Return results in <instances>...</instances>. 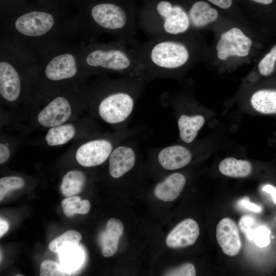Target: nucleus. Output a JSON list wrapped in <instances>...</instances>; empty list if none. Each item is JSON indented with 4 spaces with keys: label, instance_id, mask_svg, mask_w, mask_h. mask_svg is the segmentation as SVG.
Returning a JSON list of instances; mask_svg holds the SVG:
<instances>
[{
    "label": "nucleus",
    "instance_id": "34",
    "mask_svg": "<svg viewBox=\"0 0 276 276\" xmlns=\"http://www.w3.org/2000/svg\"><path fill=\"white\" fill-rule=\"evenodd\" d=\"M10 156V150L8 147L4 144H0V164L5 163Z\"/></svg>",
    "mask_w": 276,
    "mask_h": 276
},
{
    "label": "nucleus",
    "instance_id": "4",
    "mask_svg": "<svg viewBox=\"0 0 276 276\" xmlns=\"http://www.w3.org/2000/svg\"><path fill=\"white\" fill-rule=\"evenodd\" d=\"M86 61L90 66L119 72H126L131 66V60L129 55L119 49L94 50L87 56Z\"/></svg>",
    "mask_w": 276,
    "mask_h": 276
},
{
    "label": "nucleus",
    "instance_id": "28",
    "mask_svg": "<svg viewBox=\"0 0 276 276\" xmlns=\"http://www.w3.org/2000/svg\"><path fill=\"white\" fill-rule=\"evenodd\" d=\"M276 61V44L260 60L258 64L260 73L264 76L270 75L274 71Z\"/></svg>",
    "mask_w": 276,
    "mask_h": 276
},
{
    "label": "nucleus",
    "instance_id": "5",
    "mask_svg": "<svg viewBox=\"0 0 276 276\" xmlns=\"http://www.w3.org/2000/svg\"><path fill=\"white\" fill-rule=\"evenodd\" d=\"M111 143L106 139H96L82 145L77 150L78 163L85 167L100 165L109 157L112 151Z\"/></svg>",
    "mask_w": 276,
    "mask_h": 276
},
{
    "label": "nucleus",
    "instance_id": "33",
    "mask_svg": "<svg viewBox=\"0 0 276 276\" xmlns=\"http://www.w3.org/2000/svg\"><path fill=\"white\" fill-rule=\"evenodd\" d=\"M238 205L245 208L252 212L257 213L261 212L262 210V207L255 203L251 202L247 197H244L240 199L238 202Z\"/></svg>",
    "mask_w": 276,
    "mask_h": 276
},
{
    "label": "nucleus",
    "instance_id": "27",
    "mask_svg": "<svg viewBox=\"0 0 276 276\" xmlns=\"http://www.w3.org/2000/svg\"><path fill=\"white\" fill-rule=\"evenodd\" d=\"M39 275L40 276H65L71 273L63 270L60 264L50 260H44L40 265Z\"/></svg>",
    "mask_w": 276,
    "mask_h": 276
},
{
    "label": "nucleus",
    "instance_id": "36",
    "mask_svg": "<svg viewBox=\"0 0 276 276\" xmlns=\"http://www.w3.org/2000/svg\"><path fill=\"white\" fill-rule=\"evenodd\" d=\"M262 190L268 193H269L272 198L274 204H276V187L271 185H266L264 186Z\"/></svg>",
    "mask_w": 276,
    "mask_h": 276
},
{
    "label": "nucleus",
    "instance_id": "22",
    "mask_svg": "<svg viewBox=\"0 0 276 276\" xmlns=\"http://www.w3.org/2000/svg\"><path fill=\"white\" fill-rule=\"evenodd\" d=\"M250 103L253 108L264 114L276 113V90L262 89L251 96Z\"/></svg>",
    "mask_w": 276,
    "mask_h": 276
},
{
    "label": "nucleus",
    "instance_id": "21",
    "mask_svg": "<svg viewBox=\"0 0 276 276\" xmlns=\"http://www.w3.org/2000/svg\"><path fill=\"white\" fill-rule=\"evenodd\" d=\"M219 170L221 174L226 176L245 177L251 173L252 166L248 161L227 157L220 162Z\"/></svg>",
    "mask_w": 276,
    "mask_h": 276
},
{
    "label": "nucleus",
    "instance_id": "14",
    "mask_svg": "<svg viewBox=\"0 0 276 276\" xmlns=\"http://www.w3.org/2000/svg\"><path fill=\"white\" fill-rule=\"evenodd\" d=\"M20 80L15 69L9 63H0V93L8 101H14L20 93Z\"/></svg>",
    "mask_w": 276,
    "mask_h": 276
},
{
    "label": "nucleus",
    "instance_id": "19",
    "mask_svg": "<svg viewBox=\"0 0 276 276\" xmlns=\"http://www.w3.org/2000/svg\"><path fill=\"white\" fill-rule=\"evenodd\" d=\"M190 19L194 26L201 28L216 20L218 16L216 9L204 1H197L189 11Z\"/></svg>",
    "mask_w": 276,
    "mask_h": 276
},
{
    "label": "nucleus",
    "instance_id": "35",
    "mask_svg": "<svg viewBox=\"0 0 276 276\" xmlns=\"http://www.w3.org/2000/svg\"><path fill=\"white\" fill-rule=\"evenodd\" d=\"M215 5L224 9L229 8L233 2V0H208Z\"/></svg>",
    "mask_w": 276,
    "mask_h": 276
},
{
    "label": "nucleus",
    "instance_id": "18",
    "mask_svg": "<svg viewBox=\"0 0 276 276\" xmlns=\"http://www.w3.org/2000/svg\"><path fill=\"white\" fill-rule=\"evenodd\" d=\"M205 119L201 114H182L178 119L179 136L186 143H192L203 126Z\"/></svg>",
    "mask_w": 276,
    "mask_h": 276
},
{
    "label": "nucleus",
    "instance_id": "12",
    "mask_svg": "<svg viewBox=\"0 0 276 276\" xmlns=\"http://www.w3.org/2000/svg\"><path fill=\"white\" fill-rule=\"evenodd\" d=\"M136 160L134 150L127 145L117 147L111 152L109 159V172L114 178L121 177L133 167Z\"/></svg>",
    "mask_w": 276,
    "mask_h": 276
},
{
    "label": "nucleus",
    "instance_id": "30",
    "mask_svg": "<svg viewBox=\"0 0 276 276\" xmlns=\"http://www.w3.org/2000/svg\"><path fill=\"white\" fill-rule=\"evenodd\" d=\"M270 232L265 226L260 225L252 232V241L260 247L267 246L270 243Z\"/></svg>",
    "mask_w": 276,
    "mask_h": 276
},
{
    "label": "nucleus",
    "instance_id": "13",
    "mask_svg": "<svg viewBox=\"0 0 276 276\" xmlns=\"http://www.w3.org/2000/svg\"><path fill=\"white\" fill-rule=\"evenodd\" d=\"M192 158L191 152L179 145L167 146L161 149L157 155V160L162 167L170 171L185 167Z\"/></svg>",
    "mask_w": 276,
    "mask_h": 276
},
{
    "label": "nucleus",
    "instance_id": "15",
    "mask_svg": "<svg viewBox=\"0 0 276 276\" xmlns=\"http://www.w3.org/2000/svg\"><path fill=\"white\" fill-rule=\"evenodd\" d=\"M76 62L71 54H64L53 58L45 68V75L51 80L70 78L77 73Z\"/></svg>",
    "mask_w": 276,
    "mask_h": 276
},
{
    "label": "nucleus",
    "instance_id": "10",
    "mask_svg": "<svg viewBox=\"0 0 276 276\" xmlns=\"http://www.w3.org/2000/svg\"><path fill=\"white\" fill-rule=\"evenodd\" d=\"M197 222L186 219L177 224L168 235L166 243L172 248H180L193 245L199 235Z\"/></svg>",
    "mask_w": 276,
    "mask_h": 276
},
{
    "label": "nucleus",
    "instance_id": "37",
    "mask_svg": "<svg viewBox=\"0 0 276 276\" xmlns=\"http://www.w3.org/2000/svg\"><path fill=\"white\" fill-rule=\"evenodd\" d=\"M9 223L7 221L1 218L0 219V237L1 238L8 230Z\"/></svg>",
    "mask_w": 276,
    "mask_h": 276
},
{
    "label": "nucleus",
    "instance_id": "9",
    "mask_svg": "<svg viewBox=\"0 0 276 276\" xmlns=\"http://www.w3.org/2000/svg\"><path fill=\"white\" fill-rule=\"evenodd\" d=\"M216 239L223 253L233 257L239 252L242 243L238 227L232 219L225 217L218 223Z\"/></svg>",
    "mask_w": 276,
    "mask_h": 276
},
{
    "label": "nucleus",
    "instance_id": "29",
    "mask_svg": "<svg viewBox=\"0 0 276 276\" xmlns=\"http://www.w3.org/2000/svg\"><path fill=\"white\" fill-rule=\"evenodd\" d=\"M24 186V180L17 176H6L0 179V200L11 190L19 189Z\"/></svg>",
    "mask_w": 276,
    "mask_h": 276
},
{
    "label": "nucleus",
    "instance_id": "2",
    "mask_svg": "<svg viewBox=\"0 0 276 276\" xmlns=\"http://www.w3.org/2000/svg\"><path fill=\"white\" fill-rule=\"evenodd\" d=\"M150 56L151 61L156 66L171 70L185 64L189 60V52L183 44L166 40L155 44Z\"/></svg>",
    "mask_w": 276,
    "mask_h": 276
},
{
    "label": "nucleus",
    "instance_id": "3",
    "mask_svg": "<svg viewBox=\"0 0 276 276\" xmlns=\"http://www.w3.org/2000/svg\"><path fill=\"white\" fill-rule=\"evenodd\" d=\"M252 41L241 30L232 28L222 34L216 45L217 56L225 60L231 56L243 57L249 53Z\"/></svg>",
    "mask_w": 276,
    "mask_h": 276
},
{
    "label": "nucleus",
    "instance_id": "23",
    "mask_svg": "<svg viewBox=\"0 0 276 276\" xmlns=\"http://www.w3.org/2000/svg\"><path fill=\"white\" fill-rule=\"evenodd\" d=\"M85 181V177L82 172L70 171L63 177L60 190L64 196H74L82 191Z\"/></svg>",
    "mask_w": 276,
    "mask_h": 276
},
{
    "label": "nucleus",
    "instance_id": "31",
    "mask_svg": "<svg viewBox=\"0 0 276 276\" xmlns=\"http://www.w3.org/2000/svg\"><path fill=\"white\" fill-rule=\"evenodd\" d=\"M257 224L256 219L249 215H244L239 220V228L249 241H252V232L258 227Z\"/></svg>",
    "mask_w": 276,
    "mask_h": 276
},
{
    "label": "nucleus",
    "instance_id": "16",
    "mask_svg": "<svg viewBox=\"0 0 276 276\" xmlns=\"http://www.w3.org/2000/svg\"><path fill=\"white\" fill-rule=\"evenodd\" d=\"M123 231L124 225L121 220L117 218L108 220L105 228L101 233L99 237L103 257H110L116 252L119 240Z\"/></svg>",
    "mask_w": 276,
    "mask_h": 276
},
{
    "label": "nucleus",
    "instance_id": "39",
    "mask_svg": "<svg viewBox=\"0 0 276 276\" xmlns=\"http://www.w3.org/2000/svg\"><path fill=\"white\" fill-rule=\"evenodd\" d=\"M19 275H22V274H16V276H19Z\"/></svg>",
    "mask_w": 276,
    "mask_h": 276
},
{
    "label": "nucleus",
    "instance_id": "7",
    "mask_svg": "<svg viewBox=\"0 0 276 276\" xmlns=\"http://www.w3.org/2000/svg\"><path fill=\"white\" fill-rule=\"evenodd\" d=\"M54 23L53 17L50 13L32 11L20 16L15 22L17 30L28 36H39L51 30Z\"/></svg>",
    "mask_w": 276,
    "mask_h": 276
},
{
    "label": "nucleus",
    "instance_id": "24",
    "mask_svg": "<svg viewBox=\"0 0 276 276\" xmlns=\"http://www.w3.org/2000/svg\"><path fill=\"white\" fill-rule=\"evenodd\" d=\"M75 127L72 124L60 125L52 127L45 136V141L51 146L63 145L75 135Z\"/></svg>",
    "mask_w": 276,
    "mask_h": 276
},
{
    "label": "nucleus",
    "instance_id": "8",
    "mask_svg": "<svg viewBox=\"0 0 276 276\" xmlns=\"http://www.w3.org/2000/svg\"><path fill=\"white\" fill-rule=\"evenodd\" d=\"M91 15L97 24L109 30L121 29L127 22L124 10L113 4L103 3L95 6L91 10Z\"/></svg>",
    "mask_w": 276,
    "mask_h": 276
},
{
    "label": "nucleus",
    "instance_id": "1",
    "mask_svg": "<svg viewBox=\"0 0 276 276\" xmlns=\"http://www.w3.org/2000/svg\"><path fill=\"white\" fill-rule=\"evenodd\" d=\"M134 107L133 96L126 91L111 94L104 98L98 107L100 117L105 122L116 124L125 121Z\"/></svg>",
    "mask_w": 276,
    "mask_h": 276
},
{
    "label": "nucleus",
    "instance_id": "38",
    "mask_svg": "<svg viewBox=\"0 0 276 276\" xmlns=\"http://www.w3.org/2000/svg\"><path fill=\"white\" fill-rule=\"evenodd\" d=\"M250 1L254 2L258 4L265 5L270 4L273 1V0H250Z\"/></svg>",
    "mask_w": 276,
    "mask_h": 276
},
{
    "label": "nucleus",
    "instance_id": "6",
    "mask_svg": "<svg viewBox=\"0 0 276 276\" xmlns=\"http://www.w3.org/2000/svg\"><path fill=\"white\" fill-rule=\"evenodd\" d=\"M156 10L163 19V29L169 34L177 35L186 32L190 26V19L182 8L173 6L167 1H161Z\"/></svg>",
    "mask_w": 276,
    "mask_h": 276
},
{
    "label": "nucleus",
    "instance_id": "25",
    "mask_svg": "<svg viewBox=\"0 0 276 276\" xmlns=\"http://www.w3.org/2000/svg\"><path fill=\"white\" fill-rule=\"evenodd\" d=\"M64 215L68 217L75 214H85L90 209V203L87 199L81 200L78 196H70L64 199L61 202Z\"/></svg>",
    "mask_w": 276,
    "mask_h": 276
},
{
    "label": "nucleus",
    "instance_id": "11",
    "mask_svg": "<svg viewBox=\"0 0 276 276\" xmlns=\"http://www.w3.org/2000/svg\"><path fill=\"white\" fill-rule=\"evenodd\" d=\"M72 110L68 101L62 97L55 98L40 112L37 117L40 124L53 127L63 124L70 118Z\"/></svg>",
    "mask_w": 276,
    "mask_h": 276
},
{
    "label": "nucleus",
    "instance_id": "20",
    "mask_svg": "<svg viewBox=\"0 0 276 276\" xmlns=\"http://www.w3.org/2000/svg\"><path fill=\"white\" fill-rule=\"evenodd\" d=\"M77 245L71 244L66 245L58 252L61 267L71 274L72 271L79 268L83 263V251Z\"/></svg>",
    "mask_w": 276,
    "mask_h": 276
},
{
    "label": "nucleus",
    "instance_id": "32",
    "mask_svg": "<svg viewBox=\"0 0 276 276\" xmlns=\"http://www.w3.org/2000/svg\"><path fill=\"white\" fill-rule=\"evenodd\" d=\"M170 276H195L196 270L194 266L190 263H185L181 266L169 270L165 274Z\"/></svg>",
    "mask_w": 276,
    "mask_h": 276
},
{
    "label": "nucleus",
    "instance_id": "17",
    "mask_svg": "<svg viewBox=\"0 0 276 276\" xmlns=\"http://www.w3.org/2000/svg\"><path fill=\"white\" fill-rule=\"evenodd\" d=\"M185 176L180 173H173L158 183L154 190L155 196L163 201H172L176 199L186 184Z\"/></svg>",
    "mask_w": 276,
    "mask_h": 276
},
{
    "label": "nucleus",
    "instance_id": "26",
    "mask_svg": "<svg viewBox=\"0 0 276 276\" xmlns=\"http://www.w3.org/2000/svg\"><path fill=\"white\" fill-rule=\"evenodd\" d=\"M81 239L80 233L75 230H69L53 240L49 245V248L52 252L58 253L66 245L78 244Z\"/></svg>",
    "mask_w": 276,
    "mask_h": 276
}]
</instances>
